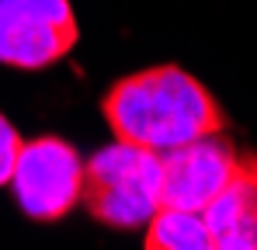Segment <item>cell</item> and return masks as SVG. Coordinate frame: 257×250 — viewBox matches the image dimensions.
Instances as JSON below:
<instances>
[{
	"mask_svg": "<svg viewBox=\"0 0 257 250\" xmlns=\"http://www.w3.org/2000/svg\"><path fill=\"white\" fill-rule=\"evenodd\" d=\"M101 115L118 139L153 153H167L198 136L229 129L215 94L174 63L150 66L111 83L101 97Z\"/></svg>",
	"mask_w": 257,
	"mask_h": 250,
	"instance_id": "6da1fadb",
	"label": "cell"
},
{
	"mask_svg": "<svg viewBox=\"0 0 257 250\" xmlns=\"http://www.w3.org/2000/svg\"><path fill=\"white\" fill-rule=\"evenodd\" d=\"M84 208L111 229H139L160 208V153L115 139L84 160Z\"/></svg>",
	"mask_w": 257,
	"mask_h": 250,
	"instance_id": "7a4b0ae2",
	"label": "cell"
},
{
	"mask_svg": "<svg viewBox=\"0 0 257 250\" xmlns=\"http://www.w3.org/2000/svg\"><path fill=\"white\" fill-rule=\"evenodd\" d=\"M11 188L21 212L32 222H59L80 205L84 195V157L59 136L21 139Z\"/></svg>",
	"mask_w": 257,
	"mask_h": 250,
	"instance_id": "3957f363",
	"label": "cell"
},
{
	"mask_svg": "<svg viewBox=\"0 0 257 250\" xmlns=\"http://www.w3.org/2000/svg\"><path fill=\"white\" fill-rule=\"evenodd\" d=\"M80 25L70 0H0V63L45 70L70 56Z\"/></svg>",
	"mask_w": 257,
	"mask_h": 250,
	"instance_id": "277c9868",
	"label": "cell"
},
{
	"mask_svg": "<svg viewBox=\"0 0 257 250\" xmlns=\"http://www.w3.org/2000/svg\"><path fill=\"white\" fill-rule=\"evenodd\" d=\"M240 164V150L226 132H209L160 153V205L202 208L222 191Z\"/></svg>",
	"mask_w": 257,
	"mask_h": 250,
	"instance_id": "5b68a950",
	"label": "cell"
},
{
	"mask_svg": "<svg viewBox=\"0 0 257 250\" xmlns=\"http://www.w3.org/2000/svg\"><path fill=\"white\" fill-rule=\"evenodd\" d=\"M212 250H257V153L240 164L209 205L202 208Z\"/></svg>",
	"mask_w": 257,
	"mask_h": 250,
	"instance_id": "8992f818",
	"label": "cell"
},
{
	"mask_svg": "<svg viewBox=\"0 0 257 250\" xmlns=\"http://www.w3.org/2000/svg\"><path fill=\"white\" fill-rule=\"evenodd\" d=\"M146 250H212L202 212L160 205L146 222Z\"/></svg>",
	"mask_w": 257,
	"mask_h": 250,
	"instance_id": "52a82bcc",
	"label": "cell"
},
{
	"mask_svg": "<svg viewBox=\"0 0 257 250\" xmlns=\"http://www.w3.org/2000/svg\"><path fill=\"white\" fill-rule=\"evenodd\" d=\"M18 150H21V132L7 122L4 115H0V188H4V184H11Z\"/></svg>",
	"mask_w": 257,
	"mask_h": 250,
	"instance_id": "ba28073f",
	"label": "cell"
}]
</instances>
